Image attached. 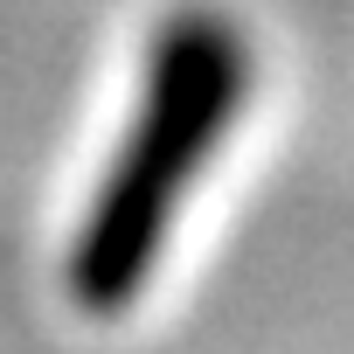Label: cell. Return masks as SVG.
<instances>
[{"instance_id": "1", "label": "cell", "mask_w": 354, "mask_h": 354, "mask_svg": "<svg viewBox=\"0 0 354 354\" xmlns=\"http://www.w3.org/2000/svg\"><path fill=\"white\" fill-rule=\"evenodd\" d=\"M250 91V49L236 28L209 8L174 15L146 56V91L132 111V132L118 160L104 167V188L77 230L70 250V299L91 313H118L153 278V257L167 243V223L181 209L188 181L223 146V125L236 118Z\"/></svg>"}]
</instances>
